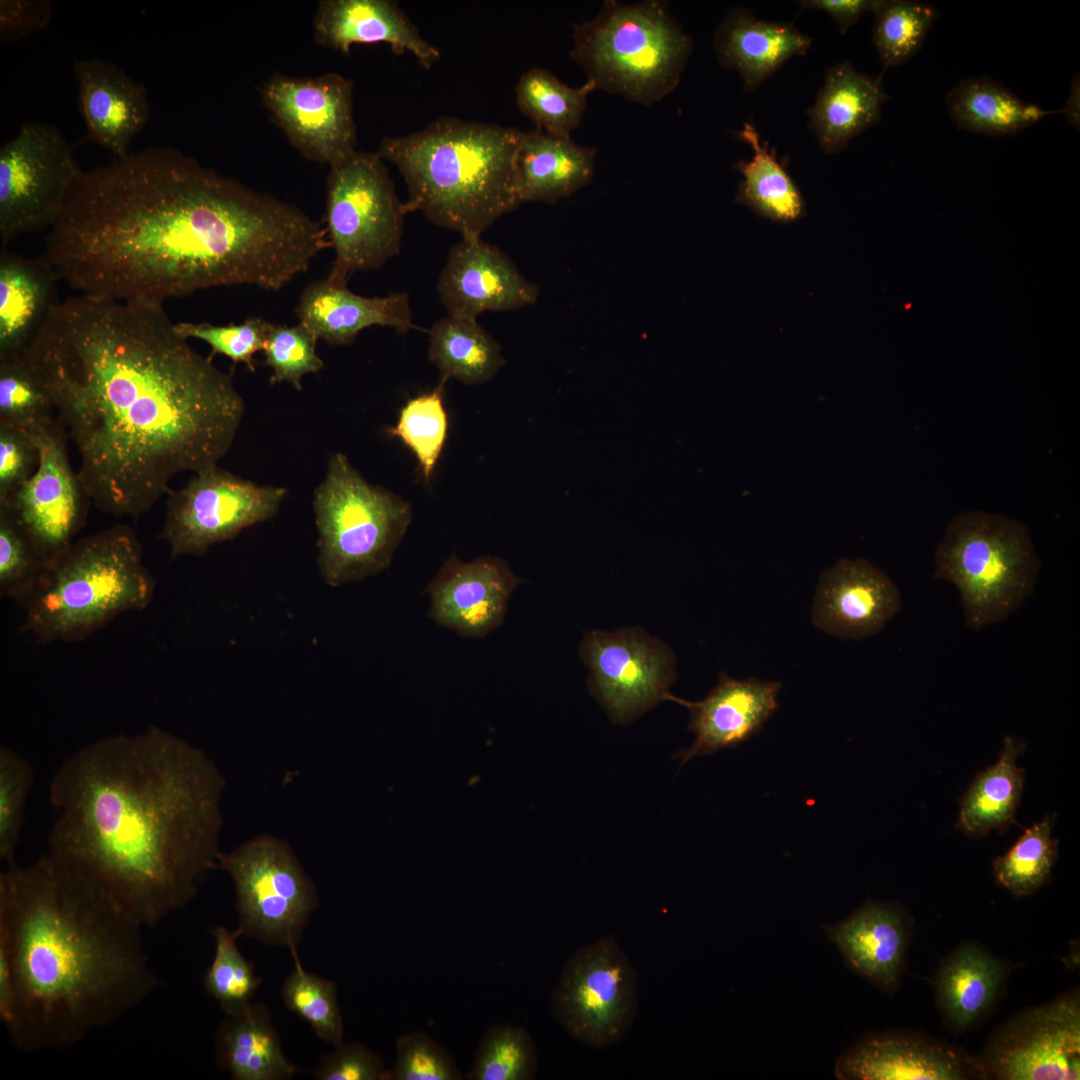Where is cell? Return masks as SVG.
<instances>
[{
    "label": "cell",
    "instance_id": "cell-37",
    "mask_svg": "<svg viewBox=\"0 0 1080 1080\" xmlns=\"http://www.w3.org/2000/svg\"><path fill=\"white\" fill-rule=\"evenodd\" d=\"M738 136L749 144L753 155L750 160H740L735 165L743 177L737 202L773 221L792 222L800 218L804 213L803 197L774 151L769 152L756 128L748 122Z\"/></svg>",
    "mask_w": 1080,
    "mask_h": 1080
},
{
    "label": "cell",
    "instance_id": "cell-46",
    "mask_svg": "<svg viewBox=\"0 0 1080 1080\" xmlns=\"http://www.w3.org/2000/svg\"><path fill=\"white\" fill-rule=\"evenodd\" d=\"M48 567L32 541L0 507V594L23 604L37 589Z\"/></svg>",
    "mask_w": 1080,
    "mask_h": 1080
},
{
    "label": "cell",
    "instance_id": "cell-8",
    "mask_svg": "<svg viewBox=\"0 0 1080 1080\" xmlns=\"http://www.w3.org/2000/svg\"><path fill=\"white\" fill-rule=\"evenodd\" d=\"M1040 563L1022 522L968 511L947 526L933 578L958 589L967 626L979 630L1020 608L1033 593Z\"/></svg>",
    "mask_w": 1080,
    "mask_h": 1080
},
{
    "label": "cell",
    "instance_id": "cell-21",
    "mask_svg": "<svg viewBox=\"0 0 1080 1080\" xmlns=\"http://www.w3.org/2000/svg\"><path fill=\"white\" fill-rule=\"evenodd\" d=\"M449 315L477 319L483 312H506L534 304L537 286L512 260L481 237H462L449 251L437 282Z\"/></svg>",
    "mask_w": 1080,
    "mask_h": 1080
},
{
    "label": "cell",
    "instance_id": "cell-34",
    "mask_svg": "<svg viewBox=\"0 0 1080 1080\" xmlns=\"http://www.w3.org/2000/svg\"><path fill=\"white\" fill-rule=\"evenodd\" d=\"M1025 749L1022 740L1006 736L998 760L974 778L961 799L956 824L964 834L979 838L1014 822L1025 780L1017 758Z\"/></svg>",
    "mask_w": 1080,
    "mask_h": 1080
},
{
    "label": "cell",
    "instance_id": "cell-11",
    "mask_svg": "<svg viewBox=\"0 0 1080 1080\" xmlns=\"http://www.w3.org/2000/svg\"><path fill=\"white\" fill-rule=\"evenodd\" d=\"M217 867L232 878L242 936L270 946L298 947L319 899L315 883L286 841L255 836L229 853L221 852Z\"/></svg>",
    "mask_w": 1080,
    "mask_h": 1080
},
{
    "label": "cell",
    "instance_id": "cell-14",
    "mask_svg": "<svg viewBox=\"0 0 1080 1080\" xmlns=\"http://www.w3.org/2000/svg\"><path fill=\"white\" fill-rule=\"evenodd\" d=\"M283 487L258 485L212 465L179 490L166 495L160 533L173 558L203 555L212 546L274 517L285 498Z\"/></svg>",
    "mask_w": 1080,
    "mask_h": 1080
},
{
    "label": "cell",
    "instance_id": "cell-43",
    "mask_svg": "<svg viewBox=\"0 0 1080 1080\" xmlns=\"http://www.w3.org/2000/svg\"><path fill=\"white\" fill-rule=\"evenodd\" d=\"M445 383L441 379L432 391L410 399L401 409L397 424L385 430L415 454L426 481L432 475L448 434V414L443 400Z\"/></svg>",
    "mask_w": 1080,
    "mask_h": 1080
},
{
    "label": "cell",
    "instance_id": "cell-1",
    "mask_svg": "<svg viewBox=\"0 0 1080 1080\" xmlns=\"http://www.w3.org/2000/svg\"><path fill=\"white\" fill-rule=\"evenodd\" d=\"M27 358L79 455L102 513L138 519L179 473L230 450L245 403L162 304L86 295L59 303Z\"/></svg>",
    "mask_w": 1080,
    "mask_h": 1080
},
{
    "label": "cell",
    "instance_id": "cell-4",
    "mask_svg": "<svg viewBox=\"0 0 1080 1080\" xmlns=\"http://www.w3.org/2000/svg\"><path fill=\"white\" fill-rule=\"evenodd\" d=\"M142 923L97 879L48 851L0 873V974L13 984L6 1028L22 1052L64 1049L158 987Z\"/></svg>",
    "mask_w": 1080,
    "mask_h": 1080
},
{
    "label": "cell",
    "instance_id": "cell-48",
    "mask_svg": "<svg viewBox=\"0 0 1080 1080\" xmlns=\"http://www.w3.org/2000/svg\"><path fill=\"white\" fill-rule=\"evenodd\" d=\"M317 341L301 323L295 326L271 323L263 349L265 363L273 369L270 383L289 382L296 390H302L303 376L324 367L316 353Z\"/></svg>",
    "mask_w": 1080,
    "mask_h": 1080
},
{
    "label": "cell",
    "instance_id": "cell-50",
    "mask_svg": "<svg viewBox=\"0 0 1080 1080\" xmlns=\"http://www.w3.org/2000/svg\"><path fill=\"white\" fill-rule=\"evenodd\" d=\"M396 1061L389 1080H459L454 1058L424 1032H413L396 1042Z\"/></svg>",
    "mask_w": 1080,
    "mask_h": 1080
},
{
    "label": "cell",
    "instance_id": "cell-36",
    "mask_svg": "<svg viewBox=\"0 0 1080 1080\" xmlns=\"http://www.w3.org/2000/svg\"><path fill=\"white\" fill-rule=\"evenodd\" d=\"M428 358L442 380L453 378L468 385L487 382L505 364L500 345L477 319L463 315L448 314L433 324Z\"/></svg>",
    "mask_w": 1080,
    "mask_h": 1080
},
{
    "label": "cell",
    "instance_id": "cell-28",
    "mask_svg": "<svg viewBox=\"0 0 1080 1080\" xmlns=\"http://www.w3.org/2000/svg\"><path fill=\"white\" fill-rule=\"evenodd\" d=\"M299 323L331 345H349L371 326H387L401 334L419 329L411 319L409 295L395 292L364 297L328 279L308 284L295 308Z\"/></svg>",
    "mask_w": 1080,
    "mask_h": 1080
},
{
    "label": "cell",
    "instance_id": "cell-39",
    "mask_svg": "<svg viewBox=\"0 0 1080 1080\" xmlns=\"http://www.w3.org/2000/svg\"><path fill=\"white\" fill-rule=\"evenodd\" d=\"M1053 820L1046 815L1027 828L1004 855L993 860L996 882L1015 897L1031 895L1050 880L1058 857V840L1052 837Z\"/></svg>",
    "mask_w": 1080,
    "mask_h": 1080
},
{
    "label": "cell",
    "instance_id": "cell-2",
    "mask_svg": "<svg viewBox=\"0 0 1080 1080\" xmlns=\"http://www.w3.org/2000/svg\"><path fill=\"white\" fill-rule=\"evenodd\" d=\"M291 245L283 201L153 146L83 171L42 256L80 295L163 305L216 286L271 290Z\"/></svg>",
    "mask_w": 1080,
    "mask_h": 1080
},
{
    "label": "cell",
    "instance_id": "cell-7",
    "mask_svg": "<svg viewBox=\"0 0 1080 1080\" xmlns=\"http://www.w3.org/2000/svg\"><path fill=\"white\" fill-rule=\"evenodd\" d=\"M570 57L595 89L650 106L678 86L693 41L663 1H604L573 25Z\"/></svg>",
    "mask_w": 1080,
    "mask_h": 1080
},
{
    "label": "cell",
    "instance_id": "cell-44",
    "mask_svg": "<svg viewBox=\"0 0 1080 1080\" xmlns=\"http://www.w3.org/2000/svg\"><path fill=\"white\" fill-rule=\"evenodd\" d=\"M211 934L215 954L204 974L203 987L226 1015H234L251 1003L261 978L237 946V939L242 936L238 929L230 931L217 926L211 929Z\"/></svg>",
    "mask_w": 1080,
    "mask_h": 1080
},
{
    "label": "cell",
    "instance_id": "cell-32",
    "mask_svg": "<svg viewBox=\"0 0 1080 1080\" xmlns=\"http://www.w3.org/2000/svg\"><path fill=\"white\" fill-rule=\"evenodd\" d=\"M596 148L576 144L571 137L539 128L523 132L516 158L520 203L554 204L588 185L594 174Z\"/></svg>",
    "mask_w": 1080,
    "mask_h": 1080
},
{
    "label": "cell",
    "instance_id": "cell-49",
    "mask_svg": "<svg viewBox=\"0 0 1080 1080\" xmlns=\"http://www.w3.org/2000/svg\"><path fill=\"white\" fill-rule=\"evenodd\" d=\"M271 323L260 317H249L241 324L213 325L207 322L175 323L177 332L186 339L194 338L211 348L209 357L216 354L230 358L234 364L244 363L254 372V355L263 350Z\"/></svg>",
    "mask_w": 1080,
    "mask_h": 1080
},
{
    "label": "cell",
    "instance_id": "cell-53",
    "mask_svg": "<svg viewBox=\"0 0 1080 1080\" xmlns=\"http://www.w3.org/2000/svg\"><path fill=\"white\" fill-rule=\"evenodd\" d=\"M52 18L49 1L1 0L0 36L5 41L19 40L45 28Z\"/></svg>",
    "mask_w": 1080,
    "mask_h": 1080
},
{
    "label": "cell",
    "instance_id": "cell-45",
    "mask_svg": "<svg viewBox=\"0 0 1080 1080\" xmlns=\"http://www.w3.org/2000/svg\"><path fill=\"white\" fill-rule=\"evenodd\" d=\"M538 1066L537 1052L529 1033L510 1024L491 1026L483 1035L466 1079L529 1080Z\"/></svg>",
    "mask_w": 1080,
    "mask_h": 1080
},
{
    "label": "cell",
    "instance_id": "cell-22",
    "mask_svg": "<svg viewBox=\"0 0 1080 1080\" xmlns=\"http://www.w3.org/2000/svg\"><path fill=\"white\" fill-rule=\"evenodd\" d=\"M895 583L864 559H842L817 586L812 622L821 630L861 640L879 632L901 609Z\"/></svg>",
    "mask_w": 1080,
    "mask_h": 1080
},
{
    "label": "cell",
    "instance_id": "cell-9",
    "mask_svg": "<svg viewBox=\"0 0 1080 1080\" xmlns=\"http://www.w3.org/2000/svg\"><path fill=\"white\" fill-rule=\"evenodd\" d=\"M318 570L331 587L385 570L411 521V505L369 484L342 453L328 461L313 499Z\"/></svg>",
    "mask_w": 1080,
    "mask_h": 1080
},
{
    "label": "cell",
    "instance_id": "cell-24",
    "mask_svg": "<svg viewBox=\"0 0 1080 1080\" xmlns=\"http://www.w3.org/2000/svg\"><path fill=\"white\" fill-rule=\"evenodd\" d=\"M823 928L851 971L888 994L898 989L913 933L903 907L868 900L845 920Z\"/></svg>",
    "mask_w": 1080,
    "mask_h": 1080
},
{
    "label": "cell",
    "instance_id": "cell-54",
    "mask_svg": "<svg viewBox=\"0 0 1080 1080\" xmlns=\"http://www.w3.org/2000/svg\"><path fill=\"white\" fill-rule=\"evenodd\" d=\"M881 0H805L799 1L800 11L818 9L830 15L842 34L854 25L865 12H874Z\"/></svg>",
    "mask_w": 1080,
    "mask_h": 1080
},
{
    "label": "cell",
    "instance_id": "cell-10",
    "mask_svg": "<svg viewBox=\"0 0 1080 1080\" xmlns=\"http://www.w3.org/2000/svg\"><path fill=\"white\" fill-rule=\"evenodd\" d=\"M404 215L377 152L356 150L330 166L324 228L335 258L326 279L347 285L356 271L379 269L398 255Z\"/></svg>",
    "mask_w": 1080,
    "mask_h": 1080
},
{
    "label": "cell",
    "instance_id": "cell-19",
    "mask_svg": "<svg viewBox=\"0 0 1080 1080\" xmlns=\"http://www.w3.org/2000/svg\"><path fill=\"white\" fill-rule=\"evenodd\" d=\"M841 1080L986 1079L976 1056L918 1031L870 1032L835 1064Z\"/></svg>",
    "mask_w": 1080,
    "mask_h": 1080
},
{
    "label": "cell",
    "instance_id": "cell-5",
    "mask_svg": "<svg viewBox=\"0 0 1080 1080\" xmlns=\"http://www.w3.org/2000/svg\"><path fill=\"white\" fill-rule=\"evenodd\" d=\"M523 132L442 117L425 129L384 137L377 154L402 174L405 214L419 211L462 237H481L519 206L516 158Z\"/></svg>",
    "mask_w": 1080,
    "mask_h": 1080
},
{
    "label": "cell",
    "instance_id": "cell-25",
    "mask_svg": "<svg viewBox=\"0 0 1080 1080\" xmlns=\"http://www.w3.org/2000/svg\"><path fill=\"white\" fill-rule=\"evenodd\" d=\"M74 72L88 137L116 159L128 156L131 140L150 115L145 86L118 65L97 58L75 60Z\"/></svg>",
    "mask_w": 1080,
    "mask_h": 1080
},
{
    "label": "cell",
    "instance_id": "cell-6",
    "mask_svg": "<svg viewBox=\"0 0 1080 1080\" xmlns=\"http://www.w3.org/2000/svg\"><path fill=\"white\" fill-rule=\"evenodd\" d=\"M155 581L135 531L117 524L76 540L22 604L38 642H77L119 615L145 609Z\"/></svg>",
    "mask_w": 1080,
    "mask_h": 1080
},
{
    "label": "cell",
    "instance_id": "cell-3",
    "mask_svg": "<svg viewBox=\"0 0 1080 1080\" xmlns=\"http://www.w3.org/2000/svg\"><path fill=\"white\" fill-rule=\"evenodd\" d=\"M226 780L200 748L158 726L98 739L49 785V851L103 884L146 927L187 905L217 867Z\"/></svg>",
    "mask_w": 1080,
    "mask_h": 1080
},
{
    "label": "cell",
    "instance_id": "cell-31",
    "mask_svg": "<svg viewBox=\"0 0 1080 1080\" xmlns=\"http://www.w3.org/2000/svg\"><path fill=\"white\" fill-rule=\"evenodd\" d=\"M886 100L881 76L860 73L848 60L839 62L826 71L808 109L809 127L825 153H837L879 121Z\"/></svg>",
    "mask_w": 1080,
    "mask_h": 1080
},
{
    "label": "cell",
    "instance_id": "cell-17",
    "mask_svg": "<svg viewBox=\"0 0 1080 1080\" xmlns=\"http://www.w3.org/2000/svg\"><path fill=\"white\" fill-rule=\"evenodd\" d=\"M353 87L334 72L315 77L275 73L264 84L262 99L305 158L332 166L356 151Z\"/></svg>",
    "mask_w": 1080,
    "mask_h": 1080
},
{
    "label": "cell",
    "instance_id": "cell-23",
    "mask_svg": "<svg viewBox=\"0 0 1080 1080\" xmlns=\"http://www.w3.org/2000/svg\"><path fill=\"white\" fill-rule=\"evenodd\" d=\"M780 688L777 681L734 679L722 673L701 701H685L668 693L665 700L689 709L688 729L695 734L692 746L674 756L680 759V767L694 757L737 747L758 734L779 707Z\"/></svg>",
    "mask_w": 1080,
    "mask_h": 1080
},
{
    "label": "cell",
    "instance_id": "cell-20",
    "mask_svg": "<svg viewBox=\"0 0 1080 1080\" xmlns=\"http://www.w3.org/2000/svg\"><path fill=\"white\" fill-rule=\"evenodd\" d=\"M521 582L498 557L464 562L453 553L426 588L428 615L461 636L485 637L502 625L509 599Z\"/></svg>",
    "mask_w": 1080,
    "mask_h": 1080
},
{
    "label": "cell",
    "instance_id": "cell-18",
    "mask_svg": "<svg viewBox=\"0 0 1080 1080\" xmlns=\"http://www.w3.org/2000/svg\"><path fill=\"white\" fill-rule=\"evenodd\" d=\"M594 695L617 723H627L664 700L673 679L672 656L656 639L633 629L590 632L582 645Z\"/></svg>",
    "mask_w": 1080,
    "mask_h": 1080
},
{
    "label": "cell",
    "instance_id": "cell-27",
    "mask_svg": "<svg viewBox=\"0 0 1080 1080\" xmlns=\"http://www.w3.org/2000/svg\"><path fill=\"white\" fill-rule=\"evenodd\" d=\"M1013 968L978 943L964 941L954 948L932 978L936 1006L946 1028L963 1034L987 1019Z\"/></svg>",
    "mask_w": 1080,
    "mask_h": 1080
},
{
    "label": "cell",
    "instance_id": "cell-16",
    "mask_svg": "<svg viewBox=\"0 0 1080 1080\" xmlns=\"http://www.w3.org/2000/svg\"><path fill=\"white\" fill-rule=\"evenodd\" d=\"M33 437L37 468L0 507L24 529L49 569L76 541L92 503L72 467L69 439L59 419Z\"/></svg>",
    "mask_w": 1080,
    "mask_h": 1080
},
{
    "label": "cell",
    "instance_id": "cell-30",
    "mask_svg": "<svg viewBox=\"0 0 1080 1080\" xmlns=\"http://www.w3.org/2000/svg\"><path fill=\"white\" fill-rule=\"evenodd\" d=\"M713 45L720 64L738 72L751 92L790 58L805 55L811 39L792 23L758 19L735 7L718 26Z\"/></svg>",
    "mask_w": 1080,
    "mask_h": 1080
},
{
    "label": "cell",
    "instance_id": "cell-33",
    "mask_svg": "<svg viewBox=\"0 0 1080 1080\" xmlns=\"http://www.w3.org/2000/svg\"><path fill=\"white\" fill-rule=\"evenodd\" d=\"M216 1061L235 1080H287L300 1067L284 1054L270 1012L262 1003H249L227 1015L215 1037Z\"/></svg>",
    "mask_w": 1080,
    "mask_h": 1080
},
{
    "label": "cell",
    "instance_id": "cell-26",
    "mask_svg": "<svg viewBox=\"0 0 1080 1080\" xmlns=\"http://www.w3.org/2000/svg\"><path fill=\"white\" fill-rule=\"evenodd\" d=\"M313 27L320 45L344 54L354 44L386 43L397 55L410 52L425 69L440 58V51L392 0H322Z\"/></svg>",
    "mask_w": 1080,
    "mask_h": 1080
},
{
    "label": "cell",
    "instance_id": "cell-42",
    "mask_svg": "<svg viewBox=\"0 0 1080 1080\" xmlns=\"http://www.w3.org/2000/svg\"><path fill=\"white\" fill-rule=\"evenodd\" d=\"M873 14V43L885 69L912 58L937 18L932 6L905 0H881Z\"/></svg>",
    "mask_w": 1080,
    "mask_h": 1080
},
{
    "label": "cell",
    "instance_id": "cell-38",
    "mask_svg": "<svg viewBox=\"0 0 1080 1080\" xmlns=\"http://www.w3.org/2000/svg\"><path fill=\"white\" fill-rule=\"evenodd\" d=\"M592 82L572 88L544 68L533 67L521 75L516 86L520 112L549 134L571 137L584 116Z\"/></svg>",
    "mask_w": 1080,
    "mask_h": 1080
},
{
    "label": "cell",
    "instance_id": "cell-52",
    "mask_svg": "<svg viewBox=\"0 0 1080 1080\" xmlns=\"http://www.w3.org/2000/svg\"><path fill=\"white\" fill-rule=\"evenodd\" d=\"M317 1080H389L383 1059L362 1043L342 1044L313 1071Z\"/></svg>",
    "mask_w": 1080,
    "mask_h": 1080
},
{
    "label": "cell",
    "instance_id": "cell-35",
    "mask_svg": "<svg viewBox=\"0 0 1080 1080\" xmlns=\"http://www.w3.org/2000/svg\"><path fill=\"white\" fill-rule=\"evenodd\" d=\"M950 118L961 129L991 136L1015 134L1049 114L1025 103L1000 83L988 78L959 82L946 96Z\"/></svg>",
    "mask_w": 1080,
    "mask_h": 1080
},
{
    "label": "cell",
    "instance_id": "cell-13",
    "mask_svg": "<svg viewBox=\"0 0 1080 1080\" xmlns=\"http://www.w3.org/2000/svg\"><path fill=\"white\" fill-rule=\"evenodd\" d=\"M636 971L611 937L577 950L552 993V1012L575 1039L606 1048L623 1039L638 1012Z\"/></svg>",
    "mask_w": 1080,
    "mask_h": 1080
},
{
    "label": "cell",
    "instance_id": "cell-29",
    "mask_svg": "<svg viewBox=\"0 0 1080 1080\" xmlns=\"http://www.w3.org/2000/svg\"><path fill=\"white\" fill-rule=\"evenodd\" d=\"M59 281L43 256L0 249V359L27 355L61 302Z\"/></svg>",
    "mask_w": 1080,
    "mask_h": 1080
},
{
    "label": "cell",
    "instance_id": "cell-51",
    "mask_svg": "<svg viewBox=\"0 0 1080 1080\" xmlns=\"http://www.w3.org/2000/svg\"><path fill=\"white\" fill-rule=\"evenodd\" d=\"M38 447L32 434L0 423V503L35 472Z\"/></svg>",
    "mask_w": 1080,
    "mask_h": 1080
},
{
    "label": "cell",
    "instance_id": "cell-40",
    "mask_svg": "<svg viewBox=\"0 0 1080 1080\" xmlns=\"http://www.w3.org/2000/svg\"><path fill=\"white\" fill-rule=\"evenodd\" d=\"M57 420L51 396L27 356L0 359V423L33 435Z\"/></svg>",
    "mask_w": 1080,
    "mask_h": 1080
},
{
    "label": "cell",
    "instance_id": "cell-41",
    "mask_svg": "<svg viewBox=\"0 0 1080 1080\" xmlns=\"http://www.w3.org/2000/svg\"><path fill=\"white\" fill-rule=\"evenodd\" d=\"M294 968L281 990L288 1010L307 1022L316 1036L338 1047L343 1044V1022L337 1001V986L332 980L306 971L297 947H291Z\"/></svg>",
    "mask_w": 1080,
    "mask_h": 1080
},
{
    "label": "cell",
    "instance_id": "cell-12",
    "mask_svg": "<svg viewBox=\"0 0 1080 1080\" xmlns=\"http://www.w3.org/2000/svg\"><path fill=\"white\" fill-rule=\"evenodd\" d=\"M82 172L57 127L24 122L0 149V249L49 229Z\"/></svg>",
    "mask_w": 1080,
    "mask_h": 1080
},
{
    "label": "cell",
    "instance_id": "cell-15",
    "mask_svg": "<svg viewBox=\"0 0 1080 1080\" xmlns=\"http://www.w3.org/2000/svg\"><path fill=\"white\" fill-rule=\"evenodd\" d=\"M986 1079L1080 1078V993L1025 1008L995 1028L976 1056Z\"/></svg>",
    "mask_w": 1080,
    "mask_h": 1080
},
{
    "label": "cell",
    "instance_id": "cell-47",
    "mask_svg": "<svg viewBox=\"0 0 1080 1080\" xmlns=\"http://www.w3.org/2000/svg\"><path fill=\"white\" fill-rule=\"evenodd\" d=\"M31 764L14 749L0 747V859L6 865L15 862L20 841L25 805L33 786Z\"/></svg>",
    "mask_w": 1080,
    "mask_h": 1080
}]
</instances>
